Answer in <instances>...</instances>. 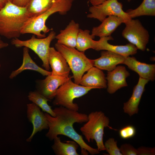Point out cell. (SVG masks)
Wrapping results in <instances>:
<instances>
[{
  "label": "cell",
  "mask_w": 155,
  "mask_h": 155,
  "mask_svg": "<svg viewBox=\"0 0 155 155\" xmlns=\"http://www.w3.org/2000/svg\"><path fill=\"white\" fill-rule=\"evenodd\" d=\"M149 81L140 77L137 84L133 88L131 96L127 102L123 103V111L130 116L138 113V106L145 90V85Z\"/></svg>",
  "instance_id": "14"
},
{
  "label": "cell",
  "mask_w": 155,
  "mask_h": 155,
  "mask_svg": "<svg viewBox=\"0 0 155 155\" xmlns=\"http://www.w3.org/2000/svg\"><path fill=\"white\" fill-rule=\"evenodd\" d=\"M56 35L55 32L52 30L46 37L36 38L34 35L30 38L26 40H22L18 38L12 39L11 43L17 47H26L32 50L41 60L42 66L46 70L49 71L48 57L50 45Z\"/></svg>",
  "instance_id": "7"
},
{
  "label": "cell",
  "mask_w": 155,
  "mask_h": 155,
  "mask_svg": "<svg viewBox=\"0 0 155 155\" xmlns=\"http://www.w3.org/2000/svg\"><path fill=\"white\" fill-rule=\"evenodd\" d=\"M94 36L90 34V31L80 29L78 36L76 48L79 51L84 52L86 50L94 49L95 40H93Z\"/></svg>",
  "instance_id": "25"
},
{
  "label": "cell",
  "mask_w": 155,
  "mask_h": 155,
  "mask_svg": "<svg viewBox=\"0 0 155 155\" xmlns=\"http://www.w3.org/2000/svg\"><path fill=\"white\" fill-rule=\"evenodd\" d=\"M126 12L131 19L144 16H154L155 0H143L137 7L129 9Z\"/></svg>",
  "instance_id": "23"
},
{
  "label": "cell",
  "mask_w": 155,
  "mask_h": 155,
  "mask_svg": "<svg viewBox=\"0 0 155 155\" xmlns=\"http://www.w3.org/2000/svg\"><path fill=\"white\" fill-rule=\"evenodd\" d=\"M109 119L102 111L90 113L88 115V121L80 128L86 139L89 142L94 140L97 149L100 151L105 150L103 142L105 127L113 128L109 125Z\"/></svg>",
  "instance_id": "5"
},
{
  "label": "cell",
  "mask_w": 155,
  "mask_h": 155,
  "mask_svg": "<svg viewBox=\"0 0 155 155\" xmlns=\"http://www.w3.org/2000/svg\"><path fill=\"white\" fill-rule=\"evenodd\" d=\"M123 64L138 74L140 77L154 81L155 79V64H148L137 61L134 57H126Z\"/></svg>",
  "instance_id": "16"
},
{
  "label": "cell",
  "mask_w": 155,
  "mask_h": 155,
  "mask_svg": "<svg viewBox=\"0 0 155 155\" xmlns=\"http://www.w3.org/2000/svg\"><path fill=\"white\" fill-rule=\"evenodd\" d=\"M71 78L60 86L57 89L54 98V105L63 106L67 109L78 111L79 107L77 104L73 102L76 98L87 94L94 88L87 87L73 82Z\"/></svg>",
  "instance_id": "6"
},
{
  "label": "cell",
  "mask_w": 155,
  "mask_h": 155,
  "mask_svg": "<svg viewBox=\"0 0 155 155\" xmlns=\"http://www.w3.org/2000/svg\"><path fill=\"white\" fill-rule=\"evenodd\" d=\"M8 45V44L3 41L0 37V49L5 48Z\"/></svg>",
  "instance_id": "33"
},
{
  "label": "cell",
  "mask_w": 155,
  "mask_h": 155,
  "mask_svg": "<svg viewBox=\"0 0 155 155\" xmlns=\"http://www.w3.org/2000/svg\"><path fill=\"white\" fill-rule=\"evenodd\" d=\"M107 73L106 78L107 83V91L109 93L113 94L121 88L127 86L126 79L130 75V73L125 66H118Z\"/></svg>",
  "instance_id": "12"
},
{
  "label": "cell",
  "mask_w": 155,
  "mask_h": 155,
  "mask_svg": "<svg viewBox=\"0 0 155 155\" xmlns=\"http://www.w3.org/2000/svg\"><path fill=\"white\" fill-rule=\"evenodd\" d=\"M73 1V0H56L49 8L43 13L37 16L30 18L24 26L21 34H32L39 38L46 37L45 34L53 30L46 25L48 18L56 13L62 15L66 14L71 9Z\"/></svg>",
  "instance_id": "3"
},
{
  "label": "cell",
  "mask_w": 155,
  "mask_h": 155,
  "mask_svg": "<svg viewBox=\"0 0 155 155\" xmlns=\"http://www.w3.org/2000/svg\"><path fill=\"white\" fill-rule=\"evenodd\" d=\"M28 98L29 100L39 106L40 108L45 103L50 100L37 91L30 92L28 95Z\"/></svg>",
  "instance_id": "26"
},
{
  "label": "cell",
  "mask_w": 155,
  "mask_h": 155,
  "mask_svg": "<svg viewBox=\"0 0 155 155\" xmlns=\"http://www.w3.org/2000/svg\"><path fill=\"white\" fill-rule=\"evenodd\" d=\"M80 29L79 24L71 20L64 29L61 30L59 33L56 35L57 43L75 48Z\"/></svg>",
  "instance_id": "20"
},
{
  "label": "cell",
  "mask_w": 155,
  "mask_h": 155,
  "mask_svg": "<svg viewBox=\"0 0 155 155\" xmlns=\"http://www.w3.org/2000/svg\"><path fill=\"white\" fill-rule=\"evenodd\" d=\"M131 0H127V1L129 2L131 1Z\"/></svg>",
  "instance_id": "36"
},
{
  "label": "cell",
  "mask_w": 155,
  "mask_h": 155,
  "mask_svg": "<svg viewBox=\"0 0 155 155\" xmlns=\"http://www.w3.org/2000/svg\"><path fill=\"white\" fill-rule=\"evenodd\" d=\"M30 0H12L13 4L21 7H26Z\"/></svg>",
  "instance_id": "31"
},
{
  "label": "cell",
  "mask_w": 155,
  "mask_h": 155,
  "mask_svg": "<svg viewBox=\"0 0 155 155\" xmlns=\"http://www.w3.org/2000/svg\"><path fill=\"white\" fill-rule=\"evenodd\" d=\"M56 0H30L26 7L30 18L37 16L49 8Z\"/></svg>",
  "instance_id": "24"
},
{
  "label": "cell",
  "mask_w": 155,
  "mask_h": 155,
  "mask_svg": "<svg viewBox=\"0 0 155 155\" xmlns=\"http://www.w3.org/2000/svg\"><path fill=\"white\" fill-rule=\"evenodd\" d=\"M5 3L3 0H0V10L4 7Z\"/></svg>",
  "instance_id": "34"
},
{
  "label": "cell",
  "mask_w": 155,
  "mask_h": 155,
  "mask_svg": "<svg viewBox=\"0 0 155 155\" xmlns=\"http://www.w3.org/2000/svg\"><path fill=\"white\" fill-rule=\"evenodd\" d=\"M124 23L125 27L122 31V36L138 49L145 51L149 39L147 30L138 19H131Z\"/></svg>",
  "instance_id": "8"
},
{
  "label": "cell",
  "mask_w": 155,
  "mask_h": 155,
  "mask_svg": "<svg viewBox=\"0 0 155 155\" xmlns=\"http://www.w3.org/2000/svg\"><path fill=\"white\" fill-rule=\"evenodd\" d=\"M56 49L65 58L73 75L75 83L79 84L84 73L94 66L93 60L88 58L84 52L56 43Z\"/></svg>",
  "instance_id": "4"
},
{
  "label": "cell",
  "mask_w": 155,
  "mask_h": 155,
  "mask_svg": "<svg viewBox=\"0 0 155 155\" xmlns=\"http://www.w3.org/2000/svg\"><path fill=\"white\" fill-rule=\"evenodd\" d=\"M26 70L34 71L38 72L43 76L51 75V72L44 69L39 66L32 60L29 53V49L24 47L23 49V60L22 65L18 69L13 71L9 78L13 79L19 74Z\"/></svg>",
  "instance_id": "21"
},
{
  "label": "cell",
  "mask_w": 155,
  "mask_h": 155,
  "mask_svg": "<svg viewBox=\"0 0 155 155\" xmlns=\"http://www.w3.org/2000/svg\"><path fill=\"white\" fill-rule=\"evenodd\" d=\"M27 106V118L33 127L32 134L26 140L30 142L36 133L48 129L49 126L44 113L41 111L39 106L33 103L28 104Z\"/></svg>",
  "instance_id": "10"
},
{
  "label": "cell",
  "mask_w": 155,
  "mask_h": 155,
  "mask_svg": "<svg viewBox=\"0 0 155 155\" xmlns=\"http://www.w3.org/2000/svg\"><path fill=\"white\" fill-rule=\"evenodd\" d=\"M107 83L103 72L101 69L93 66L83 75L80 84L95 89L105 88L107 87Z\"/></svg>",
  "instance_id": "19"
},
{
  "label": "cell",
  "mask_w": 155,
  "mask_h": 155,
  "mask_svg": "<svg viewBox=\"0 0 155 155\" xmlns=\"http://www.w3.org/2000/svg\"><path fill=\"white\" fill-rule=\"evenodd\" d=\"M126 57L112 52L104 50L101 52L99 58L93 60L94 66L108 72L114 69L117 65L123 63Z\"/></svg>",
  "instance_id": "17"
},
{
  "label": "cell",
  "mask_w": 155,
  "mask_h": 155,
  "mask_svg": "<svg viewBox=\"0 0 155 155\" xmlns=\"http://www.w3.org/2000/svg\"><path fill=\"white\" fill-rule=\"evenodd\" d=\"M48 61L52 69L51 75L69 77V67L63 56L53 47H50Z\"/></svg>",
  "instance_id": "15"
},
{
  "label": "cell",
  "mask_w": 155,
  "mask_h": 155,
  "mask_svg": "<svg viewBox=\"0 0 155 155\" xmlns=\"http://www.w3.org/2000/svg\"><path fill=\"white\" fill-rule=\"evenodd\" d=\"M106 0H90L92 6H95L101 4Z\"/></svg>",
  "instance_id": "32"
},
{
  "label": "cell",
  "mask_w": 155,
  "mask_h": 155,
  "mask_svg": "<svg viewBox=\"0 0 155 155\" xmlns=\"http://www.w3.org/2000/svg\"><path fill=\"white\" fill-rule=\"evenodd\" d=\"M72 78L52 75L47 76L45 79L41 80L37 91L47 98L53 99L59 88Z\"/></svg>",
  "instance_id": "13"
},
{
  "label": "cell",
  "mask_w": 155,
  "mask_h": 155,
  "mask_svg": "<svg viewBox=\"0 0 155 155\" xmlns=\"http://www.w3.org/2000/svg\"><path fill=\"white\" fill-rule=\"evenodd\" d=\"M1 67V65L0 63V69Z\"/></svg>",
  "instance_id": "37"
},
{
  "label": "cell",
  "mask_w": 155,
  "mask_h": 155,
  "mask_svg": "<svg viewBox=\"0 0 155 155\" xmlns=\"http://www.w3.org/2000/svg\"><path fill=\"white\" fill-rule=\"evenodd\" d=\"M138 155H154L155 148L141 146L137 149Z\"/></svg>",
  "instance_id": "30"
},
{
  "label": "cell",
  "mask_w": 155,
  "mask_h": 155,
  "mask_svg": "<svg viewBox=\"0 0 155 155\" xmlns=\"http://www.w3.org/2000/svg\"><path fill=\"white\" fill-rule=\"evenodd\" d=\"M54 144L52 146V149L56 155H79L77 150L79 146L73 140H68L65 142L61 141L58 136L54 139Z\"/></svg>",
  "instance_id": "22"
},
{
  "label": "cell",
  "mask_w": 155,
  "mask_h": 155,
  "mask_svg": "<svg viewBox=\"0 0 155 155\" xmlns=\"http://www.w3.org/2000/svg\"><path fill=\"white\" fill-rule=\"evenodd\" d=\"M125 22L123 18L117 16H108L99 25L93 27L91 34L100 38L110 36L119 26Z\"/></svg>",
  "instance_id": "18"
},
{
  "label": "cell",
  "mask_w": 155,
  "mask_h": 155,
  "mask_svg": "<svg viewBox=\"0 0 155 155\" xmlns=\"http://www.w3.org/2000/svg\"><path fill=\"white\" fill-rule=\"evenodd\" d=\"M89 11L90 13L87 15V18L101 22L107 16L112 15L121 17L125 21L131 19L123 10L122 4L118 0H106L101 4L90 7Z\"/></svg>",
  "instance_id": "9"
},
{
  "label": "cell",
  "mask_w": 155,
  "mask_h": 155,
  "mask_svg": "<svg viewBox=\"0 0 155 155\" xmlns=\"http://www.w3.org/2000/svg\"><path fill=\"white\" fill-rule=\"evenodd\" d=\"M53 111L55 117L52 116L45 113L44 115L49 126V131L46 136L52 140L59 135L66 136L77 142L81 149V154L92 155L100 153L97 148H93L87 144L81 135L79 134L73 127L74 123H82L88 121V115L60 106Z\"/></svg>",
  "instance_id": "1"
},
{
  "label": "cell",
  "mask_w": 155,
  "mask_h": 155,
  "mask_svg": "<svg viewBox=\"0 0 155 155\" xmlns=\"http://www.w3.org/2000/svg\"><path fill=\"white\" fill-rule=\"evenodd\" d=\"M3 1H4L5 2V3H6L8 1H12V0H3Z\"/></svg>",
  "instance_id": "35"
},
{
  "label": "cell",
  "mask_w": 155,
  "mask_h": 155,
  "mask_svg": "<svg viewBox=\"0 0 155 155\" xmlns=\"http://www.w3.org/2000/svg\"><path fill=\"white\" fill-rule=\"evenodd\" d=\"M113 40V38L111 36L100 38L99 40L95 41L94 50L97 51H108L125 57L132 55L137 53L138 49L131 43L124 45H117L108 43V40Z\"/></svg>",
  "instance_id": "11"
},
{
  "label": "cell",
  "mask_w": 155,
  "mask_h": 155,
  "mask_svg": "<svg viewBox=\"0 0 155 155\" xmlns=\"http://www.w3.org/2000/svg\"><path fill=\"white\" fill-rule=\"evenodd\" d=\"M136 130L133 126L128 125L121 129L119 133L120 137L123 139H127L133 137L135 135Z\"/></svg>",
  "instance_id": "28"
},
{
  "label": "cell",
  "mask_w": 155,
  "mask_h": 155,
  "mask_svg": "<svg viewBox=\"0 0 155 155\" xmlns=\"http://www.w3.org/2000/svg\"><path fill=\"white\" fill-rule=\"evenodd\" d=\"M119 149L122 155H138L137 149L129 144H123Z\"/></svg>",
  "instance_id": "29"
},
{
  "label": "cell",
  "mask_w": 155,
  "mask_h": 155,
  "mask_svg": "<svg viewBox=\"0 0 155 155\" xmlns=\"http://www.w3.org/2000/svg\"><path fill=\"white\" fill-rule=\"evenodd\" d=\"M117 142L113 138H109L104 144L105 150L110 155H122L117 146Z\"/></svg>",
  "instance_id": "27"
},
{
  "label": "cell",
  "mask_w": 155,
  "mask_h": 155,
  "mask_svg": "<svg viewBox=\"0 0 155 155\" xmlns=\"http://www.w3.org/2000/svg\"><path fill=\"white\" fill-rule=\"evenodd\" d=\"M30 18L26 7L7 2L0 10V35L9 39L18 38Z\"/></svg>",
  "instance_id": "2"
}]
</instances>
